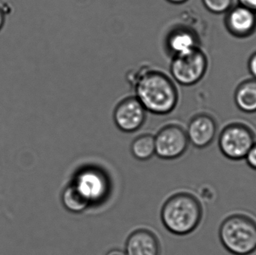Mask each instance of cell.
<instances>
[{"instance_id":"cell-1","label":"cell","mask_w":256,"mask_h":255,"mask_svg":"<svg viewBox=\"0 0 256 255\" xmlns=\"http://www.w3.org/2000/svg\"><path fill=\"white\" fill-rule=\"evenodd\" d=\"M130 82L135 90V97L147 112L167 115L177 106L178 91L173 81L162 72L143 68Z\"/></svg>"},{"instance_id":"cell-2","label":"cell","mask_w":256,"mask_h":255,"mask_svg":"<svg viewBox=\"0 0 256 255\" xmlns=\"http://www.w3.org/2000/svg\"><path fill=\"white\" fill-rule=\"evenodd\" d=\"M202 208L196 198L188 193L171 196L161 210V220L166 229L173 235H189L200 226Z\"/></svg>"},{"instance_id":"cell-3","label":"cell","mask_w":256,"mask_h":255,"mask_svg":"<svg viewBox=\"0 0 256 255\" xmlns=\"http://www.w3.org/2000/svg\"><path fill=\"white\" fill-rule=\"evenodd\" d=\"M219 236L231 254L250 255L256 251V223L246 216L233 215L224 220Z\"/></svg>"},{"instance_id":"cell-4","label":"cell","mask_w":256,"mask_h":255,"mask_svg":"<svg viewBox=\"0 0 256 255\" xmlns=\"http://www.w3.org/2000/svg\"><path fill=\"white\" fill-rule=\"evenodd\" d=\"M206 54L196 48L186 53L173 56L170 72L173 79L180 85L191 86L202 80L208 69Z\"/></svg>"},{"instance_id":"cell-5","label":"cell","mask_w":256,"mask_h":255,"mask_svg":"<svg viewBox=\"0 0 256 255\" xmlns=\"http://www.w3.org/2000/svg\"><path fill=\"white\" fill-rule=\"evenodd\" d=\"M254 144V133L244 124H230L220 135V150L226 158L234 161L245 159Z\"/></svg>"},{"instance_id":"cell-6","label":"cell","mask_w":256,"mask_h":255,"mask_svg":"<svg viewBox=\"0 0 256 255\" xmlns=\"http://www.w3.org/2000/svg\"><path fill=\"white\" fill-rule=\"evenodd\" d=\"M155 154L162 160H174L188 150L189 141L186 130L176 124L160 129L154 136Z\"/></svg>"},{"instance_id":"cell-7","label":"cell","mask_w":256,"mask_h":255,"mask_svg":"<svg viewBox=\"0 0 256 255\" xmlns=\"http://www.w3.org/2000/svg\"><path fill=\"white\" fill-rule=\"evenodd\" d=\"M74 184L91 205L102 202L109 193L108 177L97 168L87 167L78 172Z\"/></svg>"},{"instance_id":"cell-8","label":"cell","mask_w":256,"mask_h":255,"mask_svg":"<svg viewBox=\"0 0 256 255\" xmlns=\"http://www.w3.org/2000/svg\"><path fill=\"white\" fill-rule=\"evenodd\" d=\"M142 105L136 97H127L120 102L114 112L116 125L124 133H134L140 130L146 119Z\"/></svg>"},{"instance_id":"cell-9","label":"cell","mask_w":256,"mask_h":255,"mask_svg":"<svg viewBox=\"0 0 256 255\" xmlns=\"http://www.w3.org/2000/svg\"><path fill=\"white\" fill-rule=\"evenodd\" d=\"M225 23L228 32L234 37H249L256 29V12L242 4L232 7L227 12Z\"/></svg>"},{"instance_id":"cell-10","label":"cell","mask_w":256,"mask_h":255,"mask_svg":"<svg viewBox=\"0 0 256 255\" xmlns=\"http://www.w3.org/2000/svg\"><path fill=\"white\" fill-rule=\"evenodd\" d=\"M186 133L189 143L197 148H206L216 136V121L206 114L196 115L188 124Z\"/></svg>"},{"instance_id":"cell-11","label":"cell","mask_w":256,"mask_h":255,"mask_svg":"<svg viewBox=\"0 0 256 255\" xmlns=\"http://www.w3.org/2000/svg\"><path fill=\"white\" fill-rule=\"evenodd\" d=\"M160 247L154 234L146 229L132 232L126 246L127 255H160Z\"/></svg>"},{"instance_id":"cell-12","label":"cell","mask_w":256,"mask_h":255,"mask_svg":"<svg viewBox=\"0 0 256 255\" xmlns=\"http://www.w3.org/2000/svg\"><path fill=\"white\" fill-rule=\"evenodd\" d=\"M166 45L173 56L182 55L198 47V37L190 28L178 27L168 34Z\"/></svg>"},{"instance_id":"cell-13","label":"cell","mask_w":256,"mask_h":255,"mask_svg":"<svg viewBox=\"0 0 256 255\" xmlns=\"http://www.w3.org/2000/svg\"><path fill=\"white\" fill-rule=\"evenodd\" d=\"M234 103L245 113L256 112V79H248L238 86L234 93Z\"/></svg>"},{"instance_id":"cell-14","label":"cell","mask_w":256,"mask_h":255,"mask_svg":"<svg viewBox=\"0 0 256 255\" xmlns=\"http://www.w3.org/2000/svg\"><path fill=\"white\" fill-rule=\"evenodd\" d=\"M62 202L66 210L74 214H80L91 205L74 183L63 190Z\"/></svg>"},{"instance_id":"cell-15","label":"cell","mask_w":256,"mask_h":255,"mask_svg":"<svg viewBox=\"0 0 256 255\" xmlns=\"http://www.w3.org/2000/svg\"><path fill=\"white\" fill-rule=\"evenodd\" d=\"M131 153L136 160L146 161L155 154L154 136L144 134L134 139L131 144Z\"/></svg>"},{"instance_id":"cell-16","label":"cell","mask_w":256,"mask_h":255,"mask_svg":"<svg viewBox=\"0 0 256 255\" xmlns=\"http://www.w3.org/2000/svg\"><path fill=\"white\" fill-rule=\"evenodd\" d=\"M208 11L215 14L227 13L232 7L233 0H202Z\"/></svg>"},{"instance_id":"cell-17","label":"cell","mask_w":256,"mask_h":255,"mask_svg":"<svg viewBox=\"0 0 256 255\" xmlns=\"http://www.w3.org/2000/svg\"><path fill=\"white\" fill-rule=\"evenodd\" d=\"M246 163L250 167L252 168L254 170H256V143L252 145V148L250 150L249 152L246 154L245 157Z\"/></svg>"},{"instance_id":"cell-18","label":"cell","mask_w":256,"mask_h":255,"mask_svg":"<svg viewBox=\"0 0 256 255\" xmlns=\"http://www.w3.org/2000/svg\"><path fill=\"white\" fill-rule=\"evenodd\" d=\"M248 69L254 79H256V52L251 55L248 62Z\"/></svg>"},{"instance_id":"cell-19","label":"cell","mask_w":256,"mask_h":255,"mask_svg":"<svg viewBox=\"0 0 256 255\" xmlns=\"http://www.w3.org/2000/svg\"><path fill=\"white\" fill-rule=\"evenodd\" d=\"M239 4L256 12V0H238Z\"/></svg>"},{"instance_id":"cell-20","label":"cell","mask_w":256,"mask_h":255,"mask_svg":"<svg viewBox=\"0 0 256 255\" xmlns=\"http://www.w3.org/2000/svg\"><path fill=\"white\" fill-rule=\"evenodd\" d=\"M6 13L4 8L0 6V31L2 29L6 23Z\"/></svg>"},{"instance_id":"cell-21","label":"cell","mask_w":256,"mask_h":255,"mask_svg":"<svg viewBox=\"0 0 256 255\" xmlns=\"http://www.w3.org/2000/svg\"><path fill=\"white\" fill-rule=\"evenodd\" d=\"M106 255H127L126 252L120 250H112L108 252Z\"/></svg>"},{"instance_id":"cell-22","label":"cell","mask_w":256,"mask_h":255,"mask_svg":"<svg viewBox=\"0 0 256 255\" xmlns=\"http://www.w3.org/2000/svg\"><path fill=\"white\" fill-rule=\"evenodd\" d=\"M166 1H168V2L171 3V4H182L186 2L188 0H166Z\"/></svg>"}]
</instances>
